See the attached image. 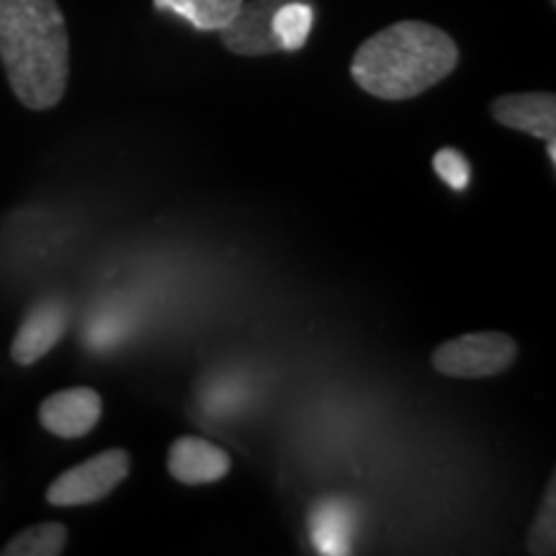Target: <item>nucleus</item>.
<instances>
[{
    "label": "nucleus",
    "mask_w": 556,
    "mask_h": 556,
    "mask_svg": "<svg viewBox=\"0 0 556 556\" xmlns=\"http://www.w3.org/2000/svg\"><path fill=\"white\" fill-rule=\"evenodd\" d=\"M546 152H548V163L556 165V137L546 139Z\"/></svg>",
    "instance_id": "obj_16"
},
{
    "label": "nucleus",
    "mask_w": 556,
    "mask_h": 556,
    "mask_svg": "<svg viewBox=\"0 0 556 556\" xmlns=\"http://www.w3.org/2000/svg\"><path fill=\"white\" fill-rule=\"evenodd\" d=\"M315 24V5L312 0H289L274 16V31L281 52L302 50Z\"/></svg>",
    "instance_id": "obj_12"
},
{
    "label": "nucleus",
    "mask_w": 556,
    "mask_h": 556,
    "mask_svg": "<svg viewBox=\"0 0 556 556\" xmlns=\"http://www.w3.org/2000/svg\"><path fill=\"white\" fill-rule=\"evenodd\" d=\"M528 548L531 554L546 556L556 552V479L546 486V495L541 500L539 516L533 520L531 536H528Z\"/></svg>",
    "instance_id": "obj_14"
},
{
    "label": "nucleus",
    "mask_w": 556,
    "mask_h": 556,
    "mask_svg": "<svg viewBox=\"0 0 556 556\" xmlns=\"http://www.w3.org/2000/svg\"><path fill=\"white\" fill-rule=\"evenodd\" d=\"M458 47L426 21H400L366 39L353 54L351 75L361 90L381 101H407L448 78Z\"/></svg>",
    "instance_id": "obj_2"
},
{
    "label": "nucleus",
    "mask_w": 556,
    "mask_h": 556,
    "mask_svg": "<svg viewBox=\"0 0 556 556\" xmlns=\"http://www.w3.org/2000/svg\"><path fill=\"white\" fill-rule=\"evenodd\" d=\"M131 458L124 448H109L78 467L60 475L47 490V503L58 507H78L99 503L129 477Z\"/></svg>",
    "instance_id": "obj_4"
},
{
    "label": "nucleus",
    "mask_w": 556,
    "mask_h": 556,
    "mask_svg": "<svg viewBox=\"0 0 556 556\" xmlns=\"http://www.w3.org/2000/svg\"><path fill=\"white\" fill-rule=\"evenodd\" d=\"M552 3H556V0H552Z\"/></svg>",
    "instance_id": "obj_17"
},
{
    "label": "nucleus",
    "mask_w": 556,
    "mask_h": 556,
    "mask_svg": "<svg viewBox=\"0 0 556 556\" xmlns=\"http://www.w3.org/2000/svg\"><path fill=\"white\" fill-rule=\"evenodd\" d=\"M518 345L505 332H469L435 348L433 368L443 377L484 379L497 377L516 364Z\"/></svg>",
    "instance_id": "obj_3"
},
{
    "label": "nucleus",
    "mask_w": 556,
    "mask_h": 556,
    "mask_svg": "<svg viewBox=\"0 0 556 556\" xmlns=\"http://www.w3.org/2000/svg\"><path fill=\"white\" fill-rule=\"evenodd\" d=\"M433 168L438 178L448 184L454 191H464L469 186V160L454 148L438 150L433 157Z\"/></svg>",
    "instance_id": "obj_15"
},
{
    "label": "nucleus",
    "mask_w": 556,
    "mask_h": 556,
    "mask_svg": "<svg viewBox=\"0 0 556 556\" xmlns=\"http://www.w3.org/2000/svg\"><path fill=\"white\" fill-rule=\"evenodd\" d=\"M67 546V528L62 523H39L21 531L0 548L3 556H58Z\"/></svg>",
    "instance_id": "obj_13"
},
{
    "label": "nucleus",
    "mask_w": 556,
    "mask_h": 556,
    "mask_svg": "<svg viewBox=\"0 0 556 556\" xmlns=\"http://www.w3.org/2000/svg\"><path fill=\"white\" fill-rule=\"evenodd\" d=\"M283 3H289V0H250V3H242L235 18L219 31L222 45L240 58H266V54L281 52L274 31V16Z\"/></svg>",
    "instance_id": "obj_5"
},
{
    "label": "nucleus",
    "mask_w": 556,
    "mask_h": 556,
    "mask_svg": "<svg viewBox=\"0 0 556 556\" xmlns=\"http://www.w3.org/2000/svg\"><path fill=\"white\" fill-rule=\"evenodd\" d=\"M229 467H232V458L227 451L197 435L178 438L168 451V471L180 484H214L227 477Z\"/></svg>",
    "instance_id": "obj_8"
},
{
    "label": "nucleus",
    "mask_w": 556,
    "mask_h": 556,
    "mask_svg": "<svg viewBox=\"0 0 556 556\" xmlns=\"http://www.w3.org/2000/svg\"><path fill=\"white\" fill-rule=\"evenodd\" d=\"M67 330V307L58 299H47L26 315L13 338L11 358L18 366H34L60 343Z\"/></svg>",
    "instance_id": "obj_7"
},
{
    "label": "nucleus",
    "mask_w": 556,
    "mask_h": 556,
    "mask_svg": "<svg viewBox=\"0 0 556 556\" xmlns=\"http://www.w3.org/2000/svg\"><path fill=\"white\" fill-rule=\"evenodd\" d=\"M157 11L186 18L199 31H222L245 0H152Z\"/></svg>",
    "instance_id": "obj_10"
},
{
    "label": "nucleus",
    "mask_w": 556,
    "mask_h": 556,
    "mask_svg": "<svg viewBox=\"0 0 556 556\" xmlns=\"http://www.w3.org/2000/svg\"><path fill=\"white\" fill-rule=\"evenodd\" d=\"M492 116L507 129L523 131L536 139L556 137L554 93H507L492 101Z\"/></svg>",
    "instance_id": "obj_9"
},
{
    "label": "nucleus",
    "mask_w": 556,
    "mask_h": 556,
    "mask_svg": "<svg viewBox=\"0 0 556 556\" xmlns=\"http://www.w3.org/2000/svg\"><path fill=\"white\" fill-rule=\"evenodd\" d=\"M101 409V394L96 389L73 387L41 402L39 420L54 435L83 438L99 426Z\"/></svg>",
    "instance_id": "obj_6"
},
{
    "label": "nucleus",
    "mask_w": 556,
    "mask_h": 556,
    "mask_svg": "<svg viewBox=\"0 0 556 556\" xmlns=\"http://www.w3.org/2000/svg\"><path fill=\"white\" fill-rule=\"evenodd\" d=\"M353 531V518L348 516V507L338 500L317 503L312 510V539L317 552L323 554H348V536Z\"/></svg>",
    "instance_id": "obj_11"
},
{
    "label": "nucleus",
    "mask_w": 556,
    "mask_h": 556,
    "mask_svg": "<svg viewBox=\"0 0 556 556\" xmlns=\"http://www.w3.org/2000/svg\"><path fill=\"white\" fill-rule=\"evenodd\" d=\"M0 62L26 109L58 106L70 78V37L58 0H0Z\"/></svg>",
    "instance_id": "obj_1"
}]
</instances>
